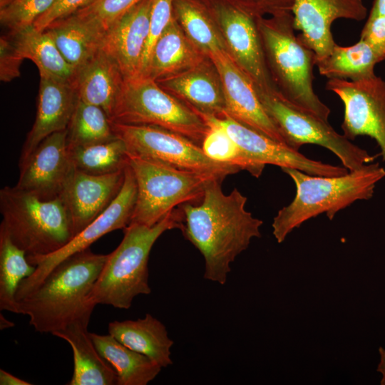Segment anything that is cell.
Wrapping results in <instances>:
<instances>
[{"label": "cell", "instance_id": "cell-40", "mask_svg": "<svg viewBox=\"0 0 385 385\" xmlns=\"http://www.w3.org/2000/svg\"><path fill=\"white\" fill-rule=\"evenodd\" d=\"M92 0H55L51 7L33 24L38 31H44L51 24L70 16L88 4Z\"/></svg>", "mask_w": 385, "mask_h": 385}, {"label": "cell", "instance_id": "cell-45", "mask_svg": "<svg viewBox=\"0 0 385 385\" xmlns=\"http://www.w3.org/2000/svg\"><path fill=\"white\" fill-rule=\"evenodd\" d=\"M14 326V323L7 320L2 314L0 315V327L1 330Z\"/></svg>", "mask_w": 385, "mask_h": 385}, {"label": "cell", "instance_id": "cell-5", "mask_svg": "<svg viewBox=\"0 0 385 385\" xmlns=\"http://www.w3.org/2000/svg\"><path fill=\"white\" fill-rule=\"evenodd\" d=\"M183 223L181 209H175L152 227L129 224L123 229L120 243L108 254L88 300L96 306L128 309L135 297L150 294L148 264L151 249L165 231L181 229Z\"/></svg>", "mask_w": 385, "mask_h": 385}, {"label": "cell", "instance_id": "cell-35", "mask_svg": "<svg viewBox=\"0 0 385 385\" xmlns=\"http://www.w3.org/2000/svg\"><path fill=\"white\" fill-rule=\"evenodd\" d=\"M142 0H92L75 14L102 36L125 12Z\"/></svg>", "mask_w": 385, "mask_h": 385}, {"label": "cell", "instance_id": "cell-17", "mask_svg": "<svg viewBox=\"0 0 385 385\" xmlns=\"http://www.w3.org/2000/svg\"><path fill=\"white\" fill-rule=\"evenodd\" d=\"M296 30L314 51L315 63L327 57L336 43L332 25L339 19L361 21L367 14L363 0H294L292 10Z\"/></svg>", "mask_w": 385, "mask_h": 385}, {"label": "cell", "instance_id": "cell-16", "mask_svg": "<svg viewBox=\"0 0 385 385\" xmlns=\"http://www.w3.org/2000/svg\"><path fill=\"white\" fill-rule=\"evenodd\" d=\"M209 57L216 66L222 80L227 115L237 122L287 145L281 131L263 108L251 80L230 53L222 51Z\"/></svg>", "mask_w": 385, "mask_h": 385}, {"label": "cell", "instance_id": "cell-34", "mask_svg": "<svg viewBox=\"0 0 385 385\" xmlns=\"http://www.w3.org/2000/svg\"><path fill=\"white\" fill-rule=\"evenodd\" d=\"M205 123L210 128L201 148L207 156L220 163L236 165L255 178L262 175L265 166L247 156L223 128L215 123Z\"/></svg>", "mask_w": 385, "mask_h": 385}, {"label": "cell", "instance_id": "cell-37", "mask_svg": "<svg viewBox=\"0 0 385 385\" xmlns=\"http://www.w3.org/2000/svg\"><path fill=\"white\" fill-rule=\"evenodd\" d=\"M173 19V0H151L149 33L143 56L140 76L145 72L154 44Z\"/></svg>", "mask_w": 385, "mask_h": 385}, {"label": "cell", "instance_id": "cell-36", "mask_svg": "<svg viewBox=\"0 0 385 385\" xmlns=\"http://www.w3.org/2000/svg\"><path fill=\"white\" fill-rule=\"evenodd\" d=\"M55 0H12L0 8L1 23L9 31L33 25Z\"/></svg>", "mask_w": 385, "mask_h": 385}, {"label": "cell", "instance_id": "cell-15", "mask_svg": "<svg viewBox=\"0 0 385 385\" xmlns=\"http://www.w3.org/2000/svg\"><path fill=\"white\" fill-rule=\"evenodd\" d=\"M66 136V130L48 135L19 164L17 188L43 200L60 197L74 170Z\"/></svg>", "mask_w": 385, "mask_h": 385}, {"label": "cell", "instance_id": "cell-21", "mask_svg": "<svg viewBox=\"0 0 385 385\" xmlns=\"http://www.w3.org/2000/svg\"><path fill=\"white\" fill-rule=\"evenodd\" d=\"M40 78L36 118L23 145L19 164L46 137L67 129L78 100L74 81Z\"/></svg>", "mask_w": 385, "mask_h": 385}, {"label": "cell", "instance_id": "cell-19", "mask_svg": "<svg viewBox=\"0 0 385 385\" xmlns=\"http://www.w3.org/2000/svg\"><path fill=\"white\" fill-rule=\"evenodd\" d=\"M151 0H142L103 33L100 49L119 67L125 79L140 76L149 33Z\"/></svg>", "mask_w": 385, "mask_h": 385}, {"label": "cell", "instance_id": "cell-22", "mask_svg": "<svg viewBox=\"0 0 385 385\" xmlns=\"http://www.w3.org/2000/svg\"><path fill=\"white\" fill-rule=\"evenodd\" d=\"M91 307L68 322L53 335L67 342L73 357V372L68 385H117L112 366L99 354L88 331Z\"/></svg>", "mask_w": 385, "mask_h": 385}, {"label": "cell", "instance_id": "cell-18", "mask_svg": "<svg viewBox=\"0 0 385 385\" xmlns=\"http://www.w3.org/2000/svg\"><path fill=\"white\" fill-rule=\"evenodd\" d=\"M125 169L103 175L73 170L59 197L69 213L74 236L116 197L124 182Z\"/></svg>", "mask_w": 385, "mask_h": 385}, {"label": "cell", "instance_id": "cell-44", "mask_svg": "<svg viewBox=\"0 0 385 385\" xmlns=\"http://www.w3.org/2000/svg\"><path fill=\"white\" fill-rule=\"evenodd\" d=\"M385 14V0H374L369 16Z\"/></svg>", "mask_w": 385, "mask_h": 385}, {"label": "cell", "instance_id": "cell-30", "mask_svg": "<svg viewBox=\"0 0 385 385\" xmlns=\"http://www.w3.org/2000/svg\"><path fill=\"white\" fill-rule=\"evenodd\" d=\"M380 60L365 41L359 39L355 44L341 46L337 43L330 53L319 61V73L328 79L360 81L376 76L374 66Z\"/></svg>", "mask_w": 385, "mask_h": 385}, {"label": "cell", "instance_id": "cell-7", "mask_svg": "<svg viewBox=\"0 0 385 385\" xmlns=\"http://www.w3.org/2000/svg\"><path fill=\"white\" fill-rule=\"evenodd\" d=\"M110 120L157 126L185 136L200 147L210 128L192 108L143 76L125 79Z\"/></svg>", "mask_w": 385, "mask_h": 385}, {"label": "cell", "instance_id": "cell-33", "mask_svg": "<svg viewBox=\"0 0 385 385\" xmlns=\"http://www.w3.org/2000/svg\"><path fill=\"white\" fill-rule=\"evenodd\" d=\"M66 130L68 148L101 143L116 137L106 112L101 108L80 99Z\"/></svg>", "mask_w": 385, "mask_h": 385}, {"label": "cell", "instance_id": "cell-43", "mask_svg": "<svg viewBox=\"0 0 385 385\" xmlns=\"http://www.w3.org/2000/svg\"><path fill=\"white\" fill-rule=\"evenodd\" d=\"M379 353L380 355V362L377 367V371L382 375L380 382L381 385H385V349L382 347H379Z\"/></svg>", "mask_w": 385, "mask_h": 385}, {"label": "cell", "instance_id": "cell-13", "mask_svg": "<svg viewBox=\"0 0 385 385\" xmlns=\"http://www.w3.org/2000/svg\"><path fill=\"white\" fill-rule=\"evenodd\" d=\"M326 89L344 104L342 135L350 140L360 135L374 139L385 163V81L376 76L356 81L332 78Z\"/></svg>", "mask_w": 385, "mask_h": 385}, {"label": "cell", "instance_id": "cell-25", "mask_svg": "<svg viewBox=\"0 0 385 385\" xmlns=\"http://www.w3.org/2000/svg\"><path fill=\"white\" fill-rule=\"evenodd\" d=\"M108 334L162 368L173 364L170 349L174 342L169 337L165 325L148 313L136 320L110 322Z\"/></svg>", "mask_w": 385, "mask_h": 385}, {"label": "cell", "instance_id": "cell-6", "mask_svg": "<svg viewBox=\"0 0 385 385\" xmlns=\"http://www.w3.org/2000/svg\"><path fill=\"white\" fill-rule=\"evenodd\" d=\"M0 230L26 256L53 253L74 236L69 213L61 197L43 200L16 186H5L0 190Z\"/></svg>", "mask_w": 385, "mask_h": 385}, {"label": "cell", "instance_id": "cell-2", "mask_svg": "<svg viewBox=\"0 0 385 385\" xmlns=\"http://www.w3.org/2000/svg\"><path fill=\"white\" fill-rule=\"evenodd\" d=\"M266 63L279 97L289 105L328 122L330 109L314 91V51L296 36L294 16L282 12L255 18Z\"/></svg>", "mask_w": 385, "mask_h": 385}, {"label": "cell", "instance_id": "cell-8", "mask_svg": "<svg viewBox=\"0 0 385 385\" xmlns=\"http://www.w3.org/2000/svg\"><path fill=\"white\" fill-rule=\"evenodd\" d=\"M128 165L138 188L130 224L148 227L160 222L176 206L200 201L206 185L211 180L217 179L207 175L180 170L130 154Z\"/></svg>", "mask_w": 385, "mask_h": 385}, {"label": "cell", "instance_id": "cell-28", "mask_svg": "<svg viewBox=\"0 0 385 385\" xmlns=\"http://www.w3.org/2000/svg\"><path fill=\"white\" fill-rule=\"evenodd\" d=\"M44 31L76 70L100 48L102 35L75 13L55 21Z\"/></svg>", "mask_w": 385, "mask_h": 385}, {"label": "cell", "instance_id": "cell-24", "mask_svg": "<svg viewBox=\"0 0 385 385\" xmlns=\"http://www.w3.org/2000/svg\"><path fill=\"white\" fill-rule=\"evenodd\" d=\"M207 57L173 17L154 44L143 76L157 81L192 68Z\"/></svg>", "mask_w": 385, "mask_h": 385}, {"label": "cell", "instance_id": "cell-11", "mask_svg": "<svg viewBox=\"0 0 385 385\" xmlns=\"http://www.w3.org/2000/svg\"><path fill=\"white\" fill-rule=\"evenodd\" d=\"M137 194L136 180L128 165L118 195L101 215L58 250L46 255L26 256L28 261L36 269L31 276L20 284L16 300L31 292L57 265L67 257L89 248L91 244L108 232L125 228L130 222Z\"/></svg>", "mask_w": 385, "mask_h": 385}, {"label": "cell", "instance_id": "cell-12", "mask_svg": "<svg viewBox=\"0 0 385 385\" xmlns=\"http://www.w3.org/2000/svg\"><path fill=\"white\" fill-rule=\"evenodd\" d=\"M216 21L228 53L246 73L257 94L278 91L270 74L255 18L228 0H202Z\"/></svg>", "mask_w": 385, "mask_h": 385}, {"label": "cell", "instance_id": "cell-26", "mask_svg": "<svg viewBox=\"0 0 385 385\" xmlns=\"http://www.w3.org/2000/svg\"><path fill=\"white\" fill-rule=\"evenodd\" d=\"M15 48L25 59L31 60L39 71L40 77L48 76L74 81L76 70L63 58L51 36L34 25L9 31Z\"/></svg>", "mask_w": 385, "mask_h": 385}, {"label": "cell", "instance_id": "cell-31", "mask_svg": "<svg viewBox=\"0 0 385 385\" xmlns=\"http://www.w3.org/2000/svg\"><path fill=\"white\" fill-rule=\"evenodd\" d=\"M36 266L27 260L24 250L0 230V309L19 314L16 292L21 282L31 276Z\"/></svg>", "mask_w": 385, "mask_h": 385}, {"label": "cell", "instance_id": "cell-27", "mask_svg": "<svg viewBox=\"0 0 385 385\" xmlns=\"http://www.w3.org/2000/svg\"><path fill=\"white\" fill-rule=\"evenodd\" d=\"M90 336L99 354L115 371L117 385H147L160 372L161 366L122 344L111 334L90 332Z\"/></svg>", "mask_w": 385, "mask_h": 385}, {"label": "cell", "instance_id": "cell-39", "mask_svg": "<svg viewBox=\"0 0 385 385\" xmlns=\"http://www.w3.org/2000/svg\"><path fill=\"white\" fill-rule=\"evenodd\" d=\"M24 58L21 56L7 34L0 39V78L11 81L20 75V66Z\"/></svg>", "mask_w": 385, "mask_h": 385}, {"label": "cell", "instance_id": "cell-42", "mask_svg": "<svg viewBox=\"0 0 385 385\" xmlns=\"http://www.w3.org/2000/svg\"><path fill=\"white\" fill-rule=\"evenodd\" d=\"M1 385H31V384L24 381L5 370L0 369Z\"/></svg>", "mask_w": 385, "mask_h": 385}, {"label": "cell", "instance_id": "cell-32", "mask_svg": "<svg viewBox=\"0 0 385 385\" xmlns=\"http://www.w3.org/2000/svg\"><path fill=\"white\" fill-rule=\"evenodd\" d=\"M68 151L74 169L89 174L115 173L124 170L128 164L126 145L118 137L101 143L70 148Z\"/></svg>", "mask_w": 385, "mask_h": 385}, {"label": "cell", "instance_id": "cell-10", "mask_svg": "<svg viewBox=\"0 0 385 385\" xmlns=\"http://www.w3.org/2000/svg\"><path fill=\"white\" fill-rule=\"evenodd\" d=\"M257 96L290 148L299 150L305 144L319 145L337 155L349 171L374 160L375 156L336 132L329 122L289 105L278 93Z\"/></svg>", "mask_w": 385, "mask_h": 385}, {"label": "cell", "instance_id": "cell-3", "mask_svg": "<svg viewBox=\"0 0 385 385\" xmlns=\"http://www.w3.org/2000/svg\"><path fill=\"white\" fill-rule=\"evenodd\" d=\"M108 254H96L88 248L57 265L25 297L17 301L19 314L41 333H53L91 307L88 295Z\"/></svg>", "mask_w": 385, "mask_h": 385}, {"label": "cell", "instance_id": "cell-4", "mask_svg": "<svg viewBox=\"0 0 385 385\" xmlns=\"http://www.w3.org/2000/svg\"><path fill=\"white\" fill-rule=\"evenodd\" d=\"M281 169L293 180L296 194L273 218L272 234L278 243L311 218L325 213L332 220L354 202L371 199L376 185L385 177L384 168L371 163L338 176L312 175L291 168Z\"/></svg>", "mask_w": 385, "mask_h": 385}, {"label": "cell", "instance_id": "cell-29", "mask_svg": "<svg viewBox=\"0 0 385 385\" xmlns=\"http://www.w3.org/2000/svg\"><path fill=\"white\" fill-rule=\"evenodd\" d=\"M173 14L186 36L205 55L228 52L216 21L202 0H173Z\"/></svg>", "mask_w": 385, "mask_h": 385}, {"label": "cell", "instance_id": "cell-9", "mask_svg": "<svg viewBox=\"0 0 385 385\" xmlns=\"http://www.w3.org/2000/svg\"><path fill=\"white\" fill-rule=\"evenodd\" d=\"M111 127L115 135L124 141L130 155L222 181L240 170L236 165L212 160L199 145L172 131L153 125L113 122Z\"/></svg>", "mask_w": 385, "mask_h": 385}, {"label": "cell", "instance_id": "cell-20", "mask_svg": "<svg viewBox=\"0 0 385 385\" xmlns=\"http://www.w3.org/2000/svg\"><path fill=\"white\" fill-rule=\"evenodd\" d=\"M155 81L197 113L219 118L227 115L222 80L209 56L192 68Z\"/></svg>", "mask_w": 385, "mask_h": 385}, {"label": "cell", "instance_id": "cell-46", "mask_svg": "<svg viewBox=\"0 0 385 385\" xmlns=\"http://www.w3.org/2000/svg\"><path fill=\"white\" fill-rule=\"evenodd\" d=\"M12 0H0V8H2L5 6L6 4H8L10 1Z\"/></svg>", "mask_w": 385, "mask_h": 385}, {"label": "cell", "instance_id": "cell-1", "mask_svg": "<svg viewBox=\"0 0 385 385\" xmlns=\"http://www.w3.org/2000/svg\"><path fill=\"white\" fill-rule=\"evenodd\" d=\"M222 182L211 180L198 205L185 202L180 209L181 230L204 258V278L223 285L231 263L249 247L252 239L261 237L263 222L245 209L247 197L239 190L225 194Z\"/></svg>", "mask_w": 385, "mask_h": 385}, {"label": "cell", "instance_id": "cell-41", "mask_svg": "<svg viewBox=\"0 0 385 385\" xmlns=\"http://www.w3.org/2000/svg\"><path fill=\"white\" fill-rule=\"evenodd\" d=\"M360 39L371 46L380 62L385 61V14L369 15L361 30Z\"/></svg>", "mask_w": 385, "mask_h": 385}, {"label": "cell", "instance_id": "cell-14", "mask_svg": "<svg viewBox=\"0 0 385 385\" xmlns=\"http://www.w3.org/2000/svg\"><path fill=\"white\" fill-rule=\"evenodd\" d=\"M205 122L223 128L240 148L251 160L265 166L274 165L299 170L319 176H338L349 170L340 167L310 159L299 150L276 141L230 118L227 115L219 118L197 113Z\"/></svg>", "mask_w": 385, "mask_h": 385}, {"label": "cell", "instance_id": "cell-23", "mask_svg": "<svg viewBox=\"0 0 385 385\" xmlns=\"http://www.w3.org/2000/svg\"><path fill=\"white\" fill-rule=\"evenodd\" d=\"M125 78L117 64L100 48L76 70L74 84L78 99L101 108L111 119Z\"/></svg>", "mask_w": 385, "mask_h": 385}, {"label": "cell", "instance_id": "cell-38", "mask_svg": "<svg viewBox=\"0 0 385 385\" xmlns=\"http://www.w3.org/2000/svg\"><path fill=\"white\" fill-rule=\"evenodd\" d=\"M243 11L256 18L292 12L294 0H228Z\"/></svg>", "mask_w": 385, "mask_h": 385}]
</instances>
